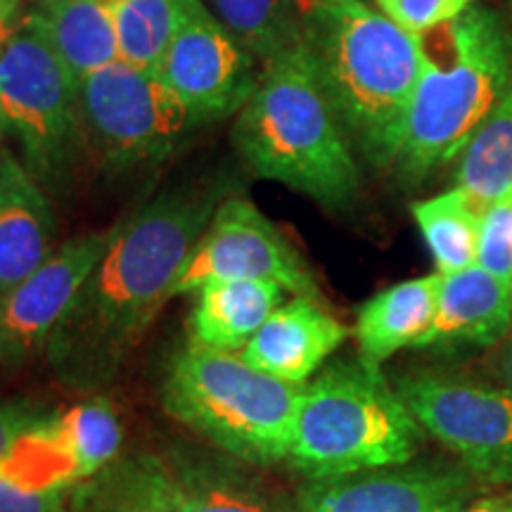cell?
Wrapping results in <instances>:
<instances>
[{"label":"cell","instance_id":"obj_1","mask_svg":"<svg viewBox=\"0 0 512 512\" xmlns=\"http://www.w3.org/2000/svg\"><path fill=\"white\" fill-rule=\"evenodd\" d=\"M221 202L219 188L164 190L110 228L100 264L43 354L64 387L95 392L119 375Z\"/></svg>","mask_w":512,"mask_h":512},{"label":"cell","instance_id":"obj_2","mask_svg":"<svg viewBox=\"0 0 512 512\" xmlns=\"http://www.w3.org/2000/svg\"><path fill=\"white\" fill-rule=\"evenodd\" d=\"M299 41L351 143L387 169L422 74V36L370 0H299Z\"/></svg>","mask_w":512,"mask_h":512},{"label":"cell","instance_id":"obj_3","mask_svg":"<svg viewBox=\"0 0 512 512\" xmlns=\"http://www.w3.org/2000/svg\"><path fill=\"white\" fill-rule=\"evenodd\" d=\"M233 145L256 176L325 209L344 211L361 195L354 143L302 41L261 64L254 93L235 117Z\"/></svg>","mask_w":512,"mask_h":512},{"label":"cell","instance_id":"obj_4","mask_svg":"<svg viewBox=\"0 0 512 512\" xmlns=\"http://www.w3.org/2000/svg\"><path fill=\"white\" fill-rule=\"evenodd\" d=\"M422 74L387 169L418 183L463 155L512 76V36L494 10L472 5L422 36Z\"/></svg>","mask_w":512,"mask_h":512},{"label":"cell","instance_id":"obj_5","mask_svg":"<svg viewBox=\"0 0 512 512\" xmlns=\"http://www.w3.org/2000/svg\"><path fill=\"white\" fill-rule=\"evenodd\" d=\"M422 427L380 366L344 358L302 387L287 463L306 479L411 463Z\"/></svg>","mask_w":512,"mask_h":512},{"label":"cell","instance_id":"obj_6","mask_svg":"<svg viewBox=\"0 0 512 512\" xmlns=\"http://www.w3.org/2000/svg\"><path fill=\"white\" fill-rule=\"evenodd\" d=\"M304 384H290L226 354L188 342L171 356L162 406L211 448L252 467L287 463Z\"/></svg>","mask_w":512,"mask_h":512},{"label":"cell","instance_id":"obj_7","mask_svg":"<svg viewBox=\"0 0 512 512\" xmlns=\"http://www.w3.org/2000/svg\"><path fill=\"white\" fill-rule=\"evenodd\" d=\"M0 124L50 197H67L88 162L79 81L27 17L0 55Z\"/></svg>","mask_w":512,"mask_h":512},{"label":"cell","instance_id":"obj_8","mask_svg":"<svg viewBox=\"0 0 512 512\" xmlns=\"http://www.w3.org/2000/svg\"><path fill=\"white\" fill-rule=\"evenodd\" d=\"M88 159L105 174L164 162L195 128L192 114L152 69L114 60L79 81Z\"/></svg>","mask_w":512,"mask_h":512},{"label":"cell","instance_id":"obj_9","mask_svg":"<svg viewBox=\"0 0 512 512\" xmlns=\"http://www.w3.org/2000/svg\"><path fill=\"white\" fill-rule=\"evenodd\" d=\"M422 432L439 441L482 489L512 486V392L496 382L413 370L394 380Z\"/></svg>","mask_w":512,"mask_h":512},{"label":"cell","instance_id":"obj_10","mask_svg":"<svg viewBox=\"0 0 512 512\" xmlns=\"http://www.w3.org/2000/svg\"><path fill=\"white\" fill-rule=\"evenodd\" d=\"M223 280H264L280 285L292 297L320 302V287L304 256L247 197H226L188 261L178 273L171 299L195 294Z\"/></svg>","mask_w":512,"mask_h":512},{"label":"cell","instance_id":"obj_11","mask_svg":"<svg viewBox=\"0 0 512 512\" xmlns=\"http://www.w3.org/2000/svg\"><path fill=\"white\" fill-rule=\"evenodd\" d=\"M259 72L261 62L223 27L204 0H192L155 69L188 107L195 126L238 117L254 93Z\"/></svg>","mask_w":512,"mask_h":512},{"label":"cell","instance_id":"obj_12","mask_svg":"<svg viewBox=\"0 0 512 512\" xmlns=\"http://www.w3.org/2000/svg\"><path fill=\"white\" fill-rule=\"evenodd\" d=\"M482 486L463 465L411 463L306 479L292 496L294 512H460Z\"/></svg>","mask_w":512,"mask_h":512},{"label":"cell","instance_id":"obj_13","mask_svg":"<svg viewBox=\"0 0 512 512\" xmlns=\"http://www.w3.org/2000/svg\"><path fill=\"white\" fill-rule=\"evenodd\" d=\"M107 242L110 230L76 235L29 278L0 294V368H22L46 354L50 337L100 264Z\"/></svg>","mask_w":512,"mask_h":512},{"label":"cell","instance_id":"obj_14","mask_svg":"<svg viewBox=\"0 0 512 512\" xmlns=\"http://www.w3.org/2000/svg\"><path fill=\"white\" fill-rule=\"evenodd\" d=\"M349 328L316 299L292 297L275 309L240 351L249 366L290 384H306L347 342Z\"/></svg>","mask_w":512,"mask_h":512},{"label":"cell","instance_id":"obj_15","mask_svg":"<svg viewBox=\"0 0 512 512\" xmlns=\"http://www.w3.org/2000/svg\"><path fill=\"white\" fill-rule=\"evenodd\" d=\"M124 427L119 413L105 399L81 401L64 413H53L50 418L22 441L27 456L34 460L41 475L48 482L57 479L64 486H76L121 456Z\"/></svg>","mask_w":512,"mask_h":512},{"label":"cell","instance_id":"obj_16","mask_svg":"<svg viewBox=\"0 0 512 512\" xmlns=\"http://www.w3.org/2000/svg\"><path fill=\"white\" fill-rule=\"evenodd\" d=\"M512 330V287L482 266L441 275L437 316L413 349L458 354L494 349Z\"/></svg>","mask_w":512,"mask_h":512},{"label":"cell","instance_id":"obj_17","mask_svg":"<svg viewBox=\"0 0 512 512\" xmlns=\"http://www.w3.org/2000/svg\"><path fill=\"white\" fill-rule=\"evenodd\" d=\"M169 467L176 512H294L254 467L216 451L176 446L162 453Z\"/></svg>","mask_w":512,"mask_h":512},{"label":"cell","instance_id":"obj_18","mask_svg":"<svg viewBox=\"0 0 512 512\" xmlns=\"http://www.w3.org/2000/svg\"><path fill=\"white\" fill-rule=\"evenodd\" d=\"M57 247L53 197L5 145L0 152V294L46 264Z\"/></svg>","mask_w":512,"mask_h":512},{"label":"cell","instance_id":"obj_19","mask_svg":"<svg viewBox=\"0 0 512 512\" xmlns=\"http://www.w3.org/2000/svg\"><path fill=\"white\" fill-rule=\"evenodd\" d=\"M285 290L264 280H223L195 292L188 316V342L240 354L285 302Z\"/></svg>","mask_w":512,"mask_h":512},{"label":"cell","instance_id":"obj_20","mask_svg":"<svg viewBox=\"0 0 512 512\" xmlns=\"http://www.w3.org/2000/svg\"><path fill=\"white\" fill-rule=\"evenodd\" d=\"M441 273L403 280L377 292L356 311L358 356L382 366L396 351L415 347L437 316Z\"/></svg>","mask_w":512,"mask_h":512},{"label":"cell","instance_id":"obj_21","mask_svg":"<svg viewBox=\"0 0 512 512\" xmlns=\"http://www.w3.org/2000/svg\"><path fill=\"white\" fill-rule=\"evenodd\" d=\"M24 17L41 31L76 81L119 60L110 0H31Z\"/></svg>","mask_w":512,"mask_h":512},{"label":"cell","instance_id":"obj_22","mask_svg":"<svg viewBox=\"0 0 512 512\" xmlns=\"http://www.w3.org/2000/svg\"><path fill=\"white\" fill-rule=\"evenodd\" d=\"M72 512H176L164 456L121 453L98 475L74 486Z\"/></svg>","mask_w":512,"mask_h":512},{"label":"cell","instance_id":"obj_23","mask_svg":"<svg viewBox=\"0 0 512 512\" xmlns=\"http://www.w3.org/2000/svg\"><path fill=\"white\" fill-rule=\"evenodd\" d=\"M456 188L482 209L512 197V76L494 112L460 155Z\"/></svg>","mask_w":512,"mask_h":512},{"label":"cell","instance_id":"obj_24","mask_svg":"<svg viewBox=\"0 0 512 512\" xmlns=\"http://www.w3.org/2000/svg\"><path fill=\"white\" fill-rule=\"evenodd\" d=\"M482 211L460 188L413 204L411 214L437 264V273H458L477 264Z\"/></svg>","mask_w":512,"mask_h":512},{"label":"cell","instance_id":"obj_25","mask_svg":"<svg viewBox=\"0 0 512 512\" xmlns=\"http://www.w3.org/2000/svg\"><path fill=\"white\" fill-rule=\"evenodd\" d=\"M261 64L299 43V0H204Z\"/></svg>","mask_w":512,"mask_h":512},{"label":"cell","instance_id":"obj_26","mask_svg":"<svg viewBox=\"0 0 512 512\" xmlns=\"http://www.w3.org/2000/svg\"><path fill=\"white\" fill-rule=\"evenodd\" d=\"M119 60L155 72L192 0H110Z\"/></svg>","mask_w":512,"mask_h":512},{"label":"cell","instance_id":"obj_27","mask_svg":"<svg viewBox=\"0 0 512 512\" xmlns=\"http://www.w3.org/2000/svg\"><path fill=\"white\" fill-rule=\"evenodd\" d=\"M74 486L48 484L17 448L0 458V512H72Z\"/></svg>","mask_w":512,"mask_h":512},{"label":"cell","instance_id":"obj_28","mask_svg":"<svg viewBox=\"0 0 512 512\" xmlns=\"http://www.w3.org/2000/svg\"><path fill=\"white\" fill-rule=\"evenodd\" d=\"M477 266L512 287V197L482 211Z\"/></svg>","mask_w":512,"mask_h":512},{"label":"cell","instance_id":"obj_29","mask_svg":"<svg viewBox=\"0 0 512 512\" xmlns=\"http://www.w3.org/2000/svg\"><path fill=\"white\" fill-rule=\"evenodd\" d=\"M377 10L413 36H425L441 24L453 22L477 0H370Z\"/></svg>","mask_w":512,"mask_h":512},{"label":"cell","instance_id":"obj_30","mask_svg":"<svg viewBox=\"0 0 512 512\" xmlns=\"http://www.w3.org/2000/svg\"><path fill=\"white\" fill-rule=\"evenodd\" d=\"M53 413V408L43 406L41 401L0 389V458L15 451Z\"/></svg>","mask_w":512,"mask_h":512},{"label":"cell","instance_id":"obj_31","mask_svg":"<svg viewBox=\"0 0 512 512\" xmlns=\"http://www.w3.org/2000/svg\"><path fill=\"white\" fill-rule=\"evenodd\" d=\"M489 370L496 384L512 392V330L494 347V356L489 358Z\"/></svg>","mask_w":512,"mask_h":512},{"label":"cell","instance_id":"obj_32","mask_svg":"<svg viewBox=\"0 0 512 512\" xmlns=\"http://www.w3.org/2000/svg\"><path fill=\"white\" fill-rule=\"evenodd\" d=\"M460 512H512V486L501 491V494H489L475 498L467 508Z\"/></svg>","mask_w":512,"mask_h":512},{"label":"cell","instance_id":"obj_33","mask_svg":"<svg viewBox=\"0 0 512 512\" xmlns=\"http://www.w3.org/2000/svg\"><path fill=\"white\" fill-rule=\"evenodd\" d=\"M12 34H15V27H12L8 19H5L3 12H0V55H3V50L8 46Z\"/></svg>","mask_w":512,"mask_h":512},{"label":"cell","instance_id":"obj_34","mask_svg":"<svg viewBox=\"0 0 512 512\" xmlns=\"http://www.w3.org/2000/svg\"><path fill=\"white\" fill-rule=\"evenodd\" d=\"M5 147V131H3V124H0V152H3Z\"/></svg>","mask_w":512,"mask_h":512}]
</instances>
